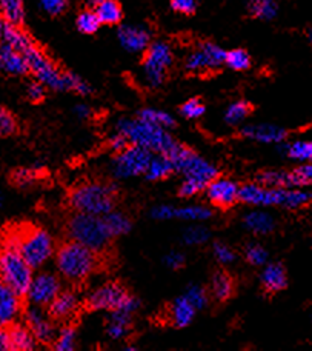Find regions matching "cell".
Wrapping results in <instances>:
<instances>
[{
	"instance_id": "cell-9",
	"label": "cell",
	"mask_w": 312,
	"mask_h": 351,
	"mask_svg": "<svg viewBox=\"0 0 312 351\" xmlns=\"http://www.w3.org/2000/svg\"><path fill=\"white\" fill-rule=\"evenodd\" d=\"M23 56L28 60L29 71L34 74L40 84L45 85L49 90L64 91L65 90V73L60 71L33 42L25 49Z\"/></svg>"
},
{
	"instance_id": "cell-35",
	"label": "cell",
	"mask_w": 312,
	"mask_h": 351,
	"mask_svg": "<svg viewBox=\"0 0 312 351\" xmlns=\"http://www.w3.org/2000/svg\"><path fill=\"white\" fill-rule=\"evenodd\" d=\"M254 111L252 104L245 102V100H240V102H235L229 106L226 110V114H224V121L229 125H239L240 122L245 121V119L251 114Z\"/></svg>"
},
{
	"instance_id": "cell-54",
	"label": "cell",
	"mask_w": 312,
	"mask_h": 351,
	"mask_svg": "<svg viewBox=\"0 0 312 351\" xmlns=\"http://www.w3.org/2000/svg\"><path fill=\"white\" fill-rule=\"evenodd\" d=\"M171 5L174 11L180 12V14H192L196 11V0H171Z\"/></svg>"
},
{
	"instance_id": "cell-55",
	"label": "cell",
	"mask_w": 312,
	"mask_h": 351,
	"mask_svg": "<svg viewBox=\"0 0 312 351\" xmlns=\"http://www.w3.org/2000/svg\"><path fill=\"white\" fill-rule=\"evenodd\" d=\"M151 215L154 219H159V221H166V219L176 217V208H172L170 205H160L155 206Z\"/></svg>"
},
{
	"instance_id": "cell-11",
	"label": "cell",
	"mask_w": 312,
	"mask_h": 351,
	"mask_svg": "<svg viewBox=\"0 0 312 351\" xmlns=\"http://www.w3.org/2000/svg\"><path fill=\"white\" fill-rule=\"evenodd\" d=\"M171 64L172 51L168 43L155 42L153 45H149L145 59H143V73H145L148 84L153 88H157L164 84Z\"/></svg>"
},
{
	"instance_id": "cell-44",
	"label": "cell",
	"mask_w": 312,
	"mask_h": 351,
	"mask_svg": "<svg viewBox=\"0 0 312 351\" xmlns=\"http://www.w3.org/2000/svg\"><path fill=\"white\" fill-rule=\"evenodd\" d=\"M65 90L80 94V96H88V94L91 93V86L86 84L82 77H79L77 74L66 71L65 73Z\"/></svg>"
},
{
	"instance_id": "cell-41",
	"label": "cell",
	"mask_w": 312,
	"mask_h": 351,
	"mask_svg": "<svg viewBox=\"0 0 312 351\" xmlns=\"http://www.w3.org/2000/svg\"><path fill=\"white\" fill-rule=\"evenodd\" d=\"M224 64L235 71H245L251 65V58H249L245 49H233V51L226 53Z\"/></svg>"
},
{
	"instance_id": "cell-23",
	"label": "cell",
	"mask_w": 312,
	"mask_h": 351,
	"mask_svg": "<svg viewBox=\"0 0 312 351\" xmlns=\"http://www.w3.org/2000/svg\"><path fill=\"white\" fill-rule=\"evenodd\" d=\"M194 305H192L185 296L176 299L170 306H168V317H170L172 327L176 328H183L186 325H190L192 322V319H194Z\"/></svg>"
},
{
	"instance_id": "cell-48",
	"label": "cell",
	"mask_w": 312,
	"mask_h": 351,
	"mask_svg": "<svg viewBox=\"0 0 312 351\" xmlns=\"http://www.w3.org/2000/svg\"><path fill=\"white\" fill-rule=\"evenodd\" d=\"M245 259L249 263H251V265L260 267V265H265V263H266L268 253H266V250L263 247L251 243V245H248L246 250H245Z\"/></svg>"
},
{
	"instance_id": "cell-26",
	"label": "cell",
	"mask_w": 312,
	"mask_h": 351,
	"mask_svg": "<svg viewBox=\"0 0 312 351\" xmlns=\"http://www.w3.org/2000/svg\"><path fill=\"white\" fill-rule=\"evenodd\" d=\"M10 339H11V350L16 351H33L37 347L36 337L33 331L29 330L28 325L23 324H11L10 325Z\"/></svg>"
},
{
	"instance_id": "cell-12",
	"label": "cell",
	"mask_w": 312,
	"mask_h": 351,
	"mask_svg": "<svg viewBox=\"0 0 312 351\" xmlns=\"http://www.w3.org/2000/svg\"><path fill=\"white\" fill-rule=\"evenodd\" d=\"M131 294L127 288L118 282H108L102 287H99L94 293H91L88 299L85 300V305L88 310H106L116 311L123 308Z\"/></svg>"
},
{
	"instance_id": "cell-57",
	"label": "cell",
	"mask_w": 312,
	"mask_h": 351,
	"mask_svg": "<svg viewBox=\"0 0 312 351\" xmlns=\"http://www.w3.org/2000/svg\"><path fill=\"white\" fill-rule=\"evenodd\" d=\"M166 265L172 269H179L185 265V256L180 253H170L166 256Z\"/></svg>"
},
{
	"instance_id": "cell-32",
	"label": "cell",
	"mask_w": 312,
	"mask_h": 351,
	"mask_svg": "<svg viewBox=\"0 0 312 351\" xmlns=\"http://www.w3.org/2000/svg\"><path fill=\"white\" fill-rule=\"evenodd\" d=\"M0 16L21 27L25 21L23 0H0Z\"/></svg>"
},
{
	"instance_id": "cell-36",
	"label": "cell",
	"mask_w": 312,
	"mask_h": 351,
	"mask_svg": "<svg viewBox=\"0 0 312 351\" xmlns=\"http://www.w3.org/2000/svg\"><path fill=\"white\" fill-rule=\"evenodd\" d=\"M249 11L257 19L270 21L277 14L276 0H249Z\"/></svg>"
},
{
	"instance_id": "cell-14",
	"label": "cell",
	"mask_w": 312,
	"mask_h": 351,
	"mask_svg": "<svg viewBox=\"0 0 312 351\" xmlns=\"http://www.w3.org/2000/svg\"><path fill=\"white\" fill-rule=\"evenodd\" d=\"M60 293V282L57 276L51 273H40L31 280L27 298L31 305L48 306Z\"/></svg>"
},
{
	"instance_id": "cell-4",
	"label": "cell",
	"mask_w": 312,
	"mask_h": 351,
	"mask_svg": "<svg viewBox=\"0 0 312 351\" xmlns=\"http://www.w3.org/2000/svg\"><path fill=\"white\" fill-rule=\"evenodd\" d=\"M117 133L123 134L131 143L140 145L157 154H168L176 145V141L166 128L143 121V119H122L117 123Z\"/></svg>"
},
{
	"instance_id": "cell-13",
	"label": "cell",
	"mask_w": 312,
	"mask_h": 351,
	"mask_svg": "<svg viewBox=\"0 0 312 351\" xmlns=\"http://www.w3.org/2000/svg\"><path fill=\"white\" fill-rule=\"evenodd\" d=\"M224 60H226L224 49L216 43L205 42L186 58V70L190 73L203 74L205 71L217 70L218 66L224 64Z\"/></svg>"
},
{
	"instance_id": "cell-53",
	"label": "cell",
	"mask_w": 312,
	"mask_h": 351,
	"mask_svg": "<svg viewBox=\"0 0 312 351\" xmlns=\"http://www.w3.org/2000/svg\"><path fill=\"white\" fill-rule=\"evenodd\" d=\"M45 85L40 84L39 80L37 82H33L27 90V94H28V99L31 100L33 104H39L42 102L43 99H45Z\"/></svg>"
},
{
	"instance_id": "cell-29",
	"label": "cell",
	"mask_w": 312,
	"mask_h": 351,
	"mask_svg": "<svg viewBox=\"0 0 312 351\" xmlns=\"http://www.w3.org/2000/svg\"><path fill=\"white\" fill-rule=\"evenodd\" d=\"M131 319H133V313H128L125 310H116L112 311L108 324V335L112 339H122V337L129 333L131 328Z\"/></svg>"
},
{
	"instance_id": "cell-60",
	"label": "cell",
	"mask_w": 312,
	"mask_h": 351,
	"mask_svg": "<svg viewBox=\"0 0 312 351\" xmlns=\"http://www.w3.org/2000/svg\"><path fill=\"white\" fill-rule=\"evenodd\" d=\"M2 200H3V199H2V196H0V206H2Z\"/></svg>"
},
{
	"instance_id": "cell-18",
	"label": "cell",
	"mask_w": 312,
	"mask_h": 351,
	"mask_svg": "<svg viewBox=\"0 0 312 351\" xmlns=\"http://www.w3.org/2000/svg\"><path fill=\"white\" fill-rule=\"evenodd\" d=\"M79 305L80 302L76 293L71 290L60 291L53 302L48 305V315L55 322H65L76 315Z\"/></svg>"
},
{
	"instance_id": "cell-38",
	"label": "cell",
	"mask_w": 312,
	"mask_h": 351,
	"mask_svg": "<svg viewBox=\"0 0 312 351\" xmlns=\"http://www.w3.org/2000/svg\"><path fill=\"white\" fill-rule=\"evenodd\" d=\"M53 348L57 351H73L76 348V328L73 325H66L60 330V333L55 337Z\"/></svg>"
},
{
	"instance_id": "cell-19",
	"label": "cell",
	"mask_w": 312,
	"mask_h": 351,
	"mask_svg": "<svg viewBox=\"0 0 312 351\" xmlns=\"http://www.w3.org/2000/svg\"><path fill=\"white\" fill-rule=\"evenodd\" d=\"M0 70L11 76H23L29 73V65L23 53L8 43L0 42Z\"/></svg>"
},
{
	"instance_id": "cell-52",
	"label": "cell",
	"mask_w": 312,
	"mask_h": 351,
	"mask_svg": "<svg viewBox=\"0 0 312 351\" xmlns=\"http://www.w3.org/2000/svg\"><path fill=\"white\" fill-rule=\"evenodd\" d=\"M214 253H216V258L218 259V262H222V263H231L235 259V254L233 250H231L228 245H224V243H222V242L216 243Z\"/></svg>"
},
{
	"instance_id": "cell-15",
	"label": "cell",
	"mask_w": 312,
	"mask_h": 351,
	"mask_svg": "<svg viewBox=\"0 0 312 351\" xmlns=\"http://www.w3.org/2000/svg\"><path fill=\"white\" fill-rule=\"evenodd\" d=\"M42 308L43 306L31 305L27 310V315H25V322L33 331L37 342L42 346H53L57 335H55L53 319L49 317L48 311H43Z\"/></svg>"
},
{
	"instance_id": "cell-25",
	"label": "cell",
	"mask_w": 312,
	"mask_h": 351,
	"mask_svg": "<svg viewBox=\"0 0 312 351\" xmlns=\"http://www.w3.org/2000/svg\"><path fill=\"white\" fill-rule=\"evenodd\" d=\"M235 293V282L228 271L218 269L211 280V294L218 302H226Z\"/></svg>"
},
{
	"instance_id": "cell-16",
	"label": "cell",
	"mask_w": 312,
	"mask_h": 351,
	"mask_svg": "<svg viewBox=\"0 0 312 351\" xmlns=\"http://www.w3.org/2000/svg\"><path fill=\"white\" fill-rule=\"evenodd\" d=\"M240 186L235 184L234 180L226 179V178H216L211 184L207 186V194L211 204L214 206H218L222 210H228L239 199Z\"/></svg>"
},
{
	"instance_id": "cell-6",
	"label": "cell",
	"mask_w": 312,
	"mask_h": 351,
	"mask_svg": "<svg viewBox=\"0 0 312 351\" xmlns=\"http://www.w3.org/2000/svg\"><path fill=\"white\" fill-rule=\"evenodd\" d=\"M66 233L71 241H76L102 254L108 250L112 239L105 216L80 211H76V215L68 219Z\"/></svg>"
},
{
	"instance_id": "cell-21",
	"label": "cell",
	"mask_w": 312,
	"mask_h": 351,
	"mask_svg": "<svg viewBox=\"0 0 312 351\" xmlns=\"http://www.w3.org/2000/svg\"><path fill=\"white\" fill-rule=\"evenodd\" d=\"M0 42L8 43V45L14 47L21 53H23L33 43L31 37L27 33H23L18 28V25L8 22L2 16H0Z\"/></svg>"
},
{
	"instance_id": "cell-39",
	"label": "cell",
	"mask_w": 312,
	"mask_h": 351,
	"mask_svg": "<svg viewBox=\"0 0 312 351\" xmlns=\"http://www.w3.org/2000/svg\"><path fill=\"white\" fill-rule=\"evenodd\" d=\"M285 152L291 159L300 162H312V141L294 142L291 145H285Z\"/></svg>"
},
{
	"instance_id": "cell-42",
	"label": "cell",
	"mask_w": 312,
	"mask_h": 351,
	"mask_svg": "<svg viewBox=\"0 0 312 351\" xmlns=\"http://www.w3.org/2000/svg\"><path fill=\"white\" fill-rule=\"evenodd\" d=\"M212 216V213L207 206H183L176 208V217L185 219V221H207Z\"/></svg>"
},
{
	"instance_id": "cell-45",
	"label": "cell",
	"mask_w": 312,
	"mask_h": 351,
	"mask_svg": "<svg viewBox=\"0 0 312 351\" xmlns=\"http://www.w3.org/2000/svg\"><path fill=\"white\" fill-rule=\"evenodd\" d=\"M209 239V231L203 227H192L183 233V242L186 245H200Z\"/></svg>"
},
{
	"instance_id": "cell-50",
	"label": "cell",
	"mask_w": 312,
	"mask_h": 351,
	"mask_svg": "<svg viewBox=\"0 0 312 351\" xmlns=\"http://www.w3.org/2000/svg\"><path fill=\"white\" fill-rule=\"evenodd\" d=\"M42 10L49 16H59L66 10L68 0H39Z\"/></svg>"
},
{
	"instance_id": "cell-58",
	"label": "cell",
	"mask_w": 312,
	"mask_h": 351,
	"mask_svg": "<svg viewBox=\"0 0 312 351\" xmlns=\"http://www.w3.org/2000/svg\"><path fill=\"white\" fill-rule=\"evenodd\" d=\"M11 350V339L8 327H0V351Z\"/></svg>"
},
{
	"instance_id": "cell-1",
	"label": "cell",
	"mask_w": 312,
	"mask_h": 351,
	"mask_svg": "<svg viewBox=\"0 0 312 351\" xmlns=\"http://www.w3.org/2000/svg\"><path fill=\"white\" fill-rule=\"evenodd\" d=\"M117 196L118 188L114 184L83 182L68 194V204L76 211L105 216L114 210Z\"/></svg>"
},
{
	"instance_id": "cell-33",
	"label": "cell",
	"mask_w": 312,
	"mask_h": 351,
	"mask_svg": "<svg viewBox=\"0 0 312 351\" xmlns=\"http://www.w3.org/2000/svg\"><path fill=\"white\" fill-rule=\"evenodd\" d=\"M11 184L18 188H28L36 185L42 179V170L39 167L34 168H17L11 173Z\"/></svg>"
},
{
	"instance_id": "cell-10",
	"label": "cell",
	"mask_w": 312,
	"mask_h": 351,
	"mask_svg": "<svg viewBox=\"0 0 312 351\" xmlns=\"http://www.w3.org/2000/svg\"><path fill=\"white\" fill-rule=\"evenodd\" d=\"M153 159V152L143 148L135 143L122 149L120 153H116L114 162H112V171L116 178H134V176L145 174Z\"/></svg>"
},
{
	"instance_id": "cell-47",
	"label": "cell",
	"mask_w": 312,
	"mask_h": 351,
	"mask_svg": "<svg viewBox=\"0 0 312 351\" xmlns=\"http://www.w3.org/2000/svg\"><path fill=\"white\" fill-rule=\"evenodd\" d=\"M185 298L188 299L192 305H194L196 310H202L208 304V294L202 287L191 285L188 288V291L185 293Z\"/></svg>"
},
{
	"instance_id": "cell-46",
	"label": "cell",
	"mask_w": 312,
	"mask_h": 351,
	"mask_svg": "<svg viewBox=\"0 0 312 351\" xmlns=\"http://www.w3.org/2000/svg\"><path fill=\"white\" fill-rule=\"evenodd\" d=\"M207 184H203V182L197 180V179H192V178H185V180L182 182V185L179 188V194L180 197H192L196 196L203 190H207Z\"/></svg>"
},
{
	"instance_id": "cell-22",
	"label": "cell",
	"mask_w": 312,
	"mask_h": 351,
	"mask_svg": "<svg viewBox=\"0 0 312 351\" xmlns=\"http://www.w3.org/2000/svg\"><path fill=\"white\" fill-rule=\"evenodd\" d=\"M118 42L128 51L139 53L149 47V34L140 27H122L118 29Z\"/></svg>"
},
{
	"instance_id": "cell-3",
	"label": "cell",
	"mask_w": 312,
	"mask_h": 351,
	"mask_svg": "<svg viewBox=\"0 0 312 351\" xmlns=\"http://www.w3.org/2000/svg\"><path fill=\"white\" fill-rule=\"evenodd\" d=\"M239 199L248 205H277L289 210H298L312 202V194L307 191L291 190V188H271L260 184H246L240 186Z\"/></svg>"
},
{
	"instance_id": "cell-27",
	"label": "cell",
	"mask_w": 312,
	"mask_h": 351,
	"mask_svg": "<svg viewBox=\"0 0 312 351\" xmlns=\"http://www.w3.org/2000/svg\"><path fill=\"white\" fill-rule=\"evenodd\" d=\"M255 182L260 185L271 188H292L297 186L296 176L292 171H261L255 178Z\"/></svg>"
},
{
	"instance_id": "cell-56",
	"label": "cell",
	"mask_w": 312,
	"mask_h": 351,
	"mask_svg": "<svg viewBox=\"0 0 312 351\" xmlns=\"http://www.w3.org/2000/svg\"><path fill=\"white\" fill-rule=\"evenodd\" d=\"M129 141L127 139V137H125L123 134H120V133H117L114 137H111V141H109V147H111V149L114 153H120L122 149H125L127 148L128 145H129Z\"/></svg>"
},
{
	"instance_id": "cell-2",
	"label": "cell",
	"mask_w": 312,
	"mask_h": 351,
	"mask_svg": "<svg viewBox=\"0 0 312 351\" xmlns=\"http://www.w3.org/2000/svg\"><path fill=\"white\" fill-rule=\"evenodd\" d=\"M101 254L76 241L62 243L55 254L60 274L71 282H82L102 265Z\"/></svg>"
},
{
	"instance_id": "cell-51",
	"label": "cell",
	"mask_w": 312,
	"mask_h": 351,
	"mask_svg": "<svg viewBox=\"0 0 312 351\" xmlns=\"http://www.w3.org/2000/svg\"><path fill=\"white\" fill-rule=\"evenodd\" d=\"M292 173L296 176L297 186L312 185V164H304L302 167H298Z\"/></svg>"
},
{
	"instance_id": "cell-5",
	"label": "cell",
	"mask_w": 312,
	"mask_h": 351,
	"mask_svg": "<svg viewBox=\"0 0 312 351\" xmlns=\"http://www.w3.org/2000/svg\"><path fill=\"white\" fill-rule=\"evenodd\" d=\"M14 245L33 268H39L47 263L54 253L53 239L47 230L27 225L6 234L2 241Z\"/></svg>"
},
{
	"instance_id": "cell-59",
	"label": "cell",
	"mask_w": 312,
	"mask_h": 351,
	"mask_svg": "<svg viewBox=\"0 0 312 351\" xmlns=\"http://www.w3.org/2000/svg\"><path fill=\"white\" fill-rule=\"evenodd\" d=\"M74 112H76V116L79 119H90L91 114H92V111L86 105H76Z\"/></svg>"
},
{
	"instance_id": "cell-17",
	"label": "cell",
	"mask_w": 312,
	"mask_h": 351,
	"mask_svg": "<svg viewBox=\"0 0 312 351\" xmlns=\"http://www.w3.org/2000/svg\"><path fill=\"white\" fill-rule=\"evenodd\" d=\"M21 298L11 287L0 280V327H10L21 315Z\"/></svg>"
},
{
	"instance_id": "cell-43",
	"label": "cell",
	"mask_w": 312,
	"mask_h": 351,
	"mask_svg": "<svg viewBox=\"0 0 312 351\" xmlns=\"http://www.w3.org/2000/svg\"><path fill=\"white\" fill-rule=\"evenodd\" d=\"M101 23L102 22L99 21L96 11H82L77 17V28L83 34L96 33L99 27H101Z\"/></svg>"
},
{
	"instance_id": "cell-49",
	"label": "cell",
	"mask_w": 312,
	"mask_h": 351,
	"mask_svg": "<svg viewBox=\"0 0 312 351\" xmlns=\"http://www.w3.org/2000/svg\"><path fill=\"white\" fill-rule=\"evenodd\" d=\"M180 112L186 119H197L205 112V105L200 99H190L188 102H185L180 108Z\"/></svg>"
},
{
	"instance_id": "cell-34",
	"label": "cell",
	"mask_w": 312,
	"mask_h": 351,
	"mask_svg": "<svg viewBox=\"0 0 312 351\" xmlns=\"http://www.w3.org/2000/svg\"><path fill=\"white\" fill-rule=\"evenodd\" d=\"M105 221H106V225H108L112 237H118L129 233L131 221L123 215V213L112 210L111 213H108V215H105Z\"/></svg>"
},
{
	"instance_id": "cell-8",
	"label": "cell",
	"mask_w": 312,
	"mask_h": 351,
	"mask_svg": "<svg viewBox=\"0 0 312 351\" xmlns=\"http://www.w3.org/2000/svg\"><path fill=\"white\" fill-rule=\"evenodd\" d=\"M166 156L172 160L176 171L182 173L185 178L197 179L207 185L218 178V171L214 165H211L209 162L202 159L196 152L182 143L177 142Z\"/></svg>"
},
{
	"instance_id": "cell-61",
	"label": "cell",
	"mask_w": 312,
	"mask_h": 351,
	"mask_svg": "<svg viewBox=\"0 0 312 351\" xmlns=\"http://www.w3.org/2000/svg\"><path fill=\"white\" fill-rule=\"evenodd\" d=\"M311 40H312V29H311Z\"/></svg>"
},
{
	"instance_id": "cell-24",
	"label": "cell",
	"mask_w": 312,
	"mask_h": 351,
	"mask_svg": "<svg viewBox=\"0 0 312 351\" xmlns=\"http://www.w3.org/2000/svg\"><path fill=\"white\" fill-rule=\"evenodd\" d=\"M261 287L266 293H278L288 284L286 271L282 263H270L261 273Z\"/></svg>"
},
{
	"instance_id": "cell-30",
	"label": "cell",
	"mask_w": 312,
	"mask_h": 351,
	"mask_svg": "<svg viewBox=\"0 0 312 351\" xmlns=\"http://www.w3.org/2000/svg\"><path fill=\"white\" fill-rule=\"evenodd\" d=\"M174 171H176V167H174L172 160L165 154H159L157 158L151 159L145 176L148 180H161L170 178Z\"/></svg>"
},
{
	"instance_id": "cell-31",
	"label": "cell",
	"mask_w": 312,
	"mask_h": 351,
	"mask_svg": "<svg viewBox=\"0 0 312 351\" xmlns=\"http://www.w3.org/2000/svg\"><path fill=\"white\" fill-rule=\"evenodd\" d=\"M94 8L99 21L105 25H116L123 17L122 6L116 0H101L97 5H94Z\"/></svg>"
},
{
	"instance_id": "cell-40",
	"label": "cell",
	"mask_w": 312,
	"mask_h": 351,
	"mask_svg": "<svg viewBox=\"0 0 312 351\" xmlns=\"http://www.w3.org/2000/svg\"><path fill=\"white\" fill-rule=\"evenodd\" d=\"M18 133V122L12 112L0 105V137H10Z\"/></svg>"
},
{
	"instance_id": "cell-20",
	"label": "cell",
	"mask_w": 312,
	"mask_h": 351,
	"mask_svg": "<svg viewBox=\"0 0 312 351\" xmlns=\"http://www.w3.org/2000/svg\"><path fill=\"white\" fill-rule=\"evenodd\" d=\"M240 134L246 139H252L261 143H278L283 142L288 136V131L274 125H249V127L242 128Z\"/></svg>"
},
{
	"instance_id": "cell-37",
	"label": "cell",
	"mask_w": 312,
	"mask_h": 351,
	"mask_svg": "<svg viewBox=\"0 0 312 351\" xmlns=\"http://www.w3.org/2000/svg\"><path fill=\"white\" fill-rule=\"evenodd\" d=\"M139 117L143 119V121L151 122L154 125H159L161 128H174L176 127V121L171 114H168L165 111H159V110H153V108H145L139 112Z\"/></svg>"
},
{
	"instance_id": "cell-7",
	"label": "cell",
	"mask_w": 312,
	"mask_h": 351,
	"mask_svg": "<svg viewBox=\"0 0 312 351\" xmlns=\"http://www.w3.org/2000/svg\"><path fill=\"white\" fill-rule=\"evenodd\" d=\"M33 267L14 245L2 242L0 245V280L11 287L18 296H27L33 280Z\"/></svg>"
},
{
	"instance_id": "cell-28",
	"label": "cell",
	"mask_w": 312,
	"mask_h": 351,
	"mask_svg": "<svg viewBox=\"0 0 312 351\" xmlns=\"http://www.w3.org/2000/svg\"><path fill=\"white\" fill-rule=\"evenodd\" d=\"M243 222H245V227L251 231L254 234H270L271 231L276 228V222H274V219L268 215V213L263 211H252L249 213V215L245 216L243 219Z\"/></svg>"
}]
</instances>
